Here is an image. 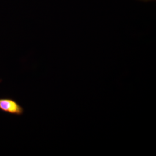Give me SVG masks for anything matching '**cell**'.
<instances>
[{
	"label": "cell",
	"instance_id": "1",
	"mask_svg": "<svg viewBox=\"0 0 156 156\" xmlns=\"http://www.w3.org/2000/svg\"><path fill=\"white\" fill-rule=\"evenodd\" d=\"M0 111L16 116H22L24 111L22 106L11 98H0Z\"/></svg>",
	"mask_w": 156,
	"mask_h": 156
},
{
	"label": "cell",
	"instance_id": "2",
	"mask_svg": "<svg viewBox=\"0 0 156 156\" xmlns=\"http://www.w3.org/2000/svg\"><path fill=\"white\" fill-rule=\"evenodd\" d=\"M145 1H147V0H145Z\"/></svg>",
	"mask_w": 156,
	"mask_h": 156
}]
</instances>
